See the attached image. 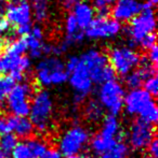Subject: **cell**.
<instances>
[{"label":"cell","mask_w":158,"mask_h":158,"mask_svg":"<svg viewBox=\"0 0 158 158\" xmlns=\"http://www.w3.org/2000/svg\"><path fill=\"white\" fill-rule=\"evenodd\" d=\"M122 110L129 116H137L140 121L150 125L156 123L158 118V109L154 98L143 88H134L127 93Z\"/></svg>","instance_id":"cell-1"},{"label":"cell","mask_w":158,"mask_h":158,"mask_svg":"<svg viewBox=\"0 0 158 158\" xmlns=\"http://www.w3.org/2000/svg\"><path fill=\"white\" fill-rule=\"evenodd\" d=\"M29 121L40 133H46L52 126L54 115V100L47 89L34 93L30 100Z\"/></svg>","instance_id":"cell-2"},{"label":"cell","mask_w":158,"mask_h":158,"mask_svg":"<svg viewBox=\"0 0 158 158\" xmlns=\"http://www.w3.org/2000/svg\"><path fill=\"white\" fill-rule=\"evenodd\" d=\"M78 57L80 64L84 67L93 83L101 85L115 80L116 73L110 66L107 55L100 48H91L78 55Z\"/></svg>","instance_id":"cell-3"},{"label":"cell","mask_w":158,"mask_h":158,"mask_svg":"<svg viewBox=\"0 0 158 158\" xmlns=\"http://www.w3.org/2000/svg\"><path fill=\"white\" fill-rule=\"evenodd\" d=\"M35 77L37 83L43 87L63 85L68 79L65 63L56 56H46L39 59L35 69Z\"/></svg>","instance_id":"cell-4"},{"label":"cell","mask_w":158,"mask_h":158,"mask_svg":"<svg viewBox=\"0 0 158 158\" xmlns=\"http://www.w3.org/2000/svg\"><path fill=\"white\" fill-rule=\"evenodd\" d=\"M91 140V133L87 127L72 125L60 133L57 138V150L64 156L81 154Z\"/></svg>","instance_id":"cell-5"},{"label":"cell","mask_w":158,"mask_h":158,"mask_svg":"<svg viewBox=\"0 0 158 158\" xmlns=\"http://www.w3.org/2000/svg\"><path fill=\"white\" fill-rule=\"evenodd\" d=\"M121 135V124L114 115L104 117L100 130L91 138L90 148L97 155H101L119 141Z\"/></svg>","instance_id":"cell-6"},{"label":"cell","mask_w":158,"mask_h":158,"mask_svg":"<svg viewBox=\"0 0 158 158\" xmlns=\"http://www.w3.org/2000/svg\"><path fill=\"white\" fill-rule=\"evenodd\" d=\"M108 63L115 73L126 77L142 63L141 54L131 45H116L110 50Z\"/></svg>","instance_id":"cell-7"},{"label":"cell","mask_w":158,"mask_h":158,"mask_svg":"<svg viewBox=\"0 0 158 158\" xmlns=\"http://www.w3.org/2000/svg\"><path fill=\"white\" fill-rule=\"evenodd\" d=\"M124 96L126 92L124 85L117 80H112L100 85L97 101L103 110H106L111 115L116 116L124 109Z\"/></svg>","instance_id":"cell-8"},{"label":"cell","mask_w":158,"mask_h":158,"mask_svg":"<svg viewBox=\"0 0 158 158\" xmlns=\"http://www.w3.org/2000/svg\"><path fill=\"white\" fill-rule=\"evenodd\" d=\"M34 95V87L28 82L14 84L6 99L7 110L12 116L26 117L29 113L30 100Z\"/></svg>","instance_id":"cell-9"},{"label":"cell","mask_w":158,"mask_h":158,"mask_svg":"<svg viewBox=\"0 0 158 158\" xmlns=\"http://www.w3.org/2000/svg\"><path fill=\"white\" fill-rule=\"evenodd\" d=\"M156 30V16L154 11L143 10L133 19L129 22L128 27L126 28V35L130 40L131 46L141 42L142 39L148 35L155 33Z\"/></svg>","instance_id":"cell-10"},{"label":"cell","mask_w":158,"mask_h":158,"mask_svg":"<svg viewBox=\"0 0 158 158\" xmlns=\"http://www.w3.org/2000/svg\"><path fill=\"white\" fill-rule=\"evenodd\" d=\"M30 67L32 59L28 56H19L6 50L0 53V75H9L14 81H22Z\"/></svg>","instance_id":"cell-11"},{"label":"cell","mask_w":158,"mask_h":158,"mask_svg":"<svg viewBox=\"0 0 158 158\" xmlns=\"http://www.w3.org/2000/svg\"><path fill=\"white\" fill-rule=\"evenodd\" d=\"M121 30V24L116 19L107 15H99L86 29L84 37L90 40H107L116 38Z\"/></svg>","instance_id":"cell-12"},{"label":"cell","mask_w":158,"mask_h":158,"mask_svg":"<svg viewBox=\"0 0 158 158\" xmlns=\"http://www.w3.org/2000/svg\"><path fill=\"white\" fill-rule=\"evenodd\" d=\"M67 81L70 82V87L74 90V100L76 103L84 102V100H86L87 97L91 94L94 85L90 75L79 60L76 67L68 72Z\"/></svg>","instance_id":"cell-13"},{"label":"cell","mask_w":158,"mask_h":158,"mask_svg":"<svg viewBox=\"0 0 158 158\" xmlns=\"http://www.w3.org/2000/svg\"><path fill=\"white\" fill-rule=\"evenodd\" d=\"M128 144L129 148L134 151H144L148 148L155 139L154 126L142 122L140 119L134 121L129 127L128 130Z\"/></svg>","instance_id":"cell-14"},{"label":"cell","mask_w":158,"mask_h":158,"mask_svg":"<svg viewBox=\"0 0 158 158\" xmlns=\"http://www.w3.org/2000/svg\"><path fill=\"white\" fill-rule=\"evenodd\" d=\"M4 14L7 17L6 21L8 22L9 25H12L15 28L32 25L33 11L27 0H22V1L13 0L11 3H8Z\"/></svg>","instance_id":"cell-15"},{"label":"cell","mask_w":158,"mask_h":158,"mask_svg":"<svg viewBox=\"0 0 158 158\" xmlns=\"http://www.w3.org/2000/svg\"><path fill=\"white\" fill-rule=\"evenodd\" d=\"M142 12V2L139 0H116L112 6L113 19L121 23H129Z\"/></svg>","instance_id":"cell-16"},{"label":"cell","mask_w":158,"mask_h":158,"mask_svg":"<svg viewBox=\"0 0 158 158\" xmlns=\"http://www.w3.org/2000/svg\"><path fill=\"white\" fill-rule=\"evenodd\" d=\"M152 75H156V66L150 64L146 59H143L141 64L135 70L124 77V81L127 86L130 87V89L141 88V85H143L144 81Z\"/></svg>","instance_id":"cell-17"},{"label":"cell","mask_w":158,"mask_h":158,"mask_svg":"<svg viewBox=\"0 0 158 158\" xmlns=\"http://www.w3.org/2000/svg\"><path fill=\"white\" fill-rule=\"evenodd\" d=\"M43 39L44 31L40 26L32 27L29 33L24 37L30 59H41V57L43 56V48L46 45Z\"/></svg>","instance_id":"cell-18"},{"label":"cell","mask_w":158,"mask_h":158,"mask_svg":"<svg viewBox=\"0 0 158 158\" xmlns=\"http://www.w3.org/2000/svg\"><path fill=\"white\" fill-rule=\"evenodd\" d=\"M70 14L74 16L77 25L81 30H86L90 24L95 19V10L91 2L86 0H80L73 6V11Z\"/></svg>","instance_id":"cell-19"},{"label":"cell","mask_w":158,"mask_h":158,"mask_svg":"<svg viewBox=\"0 0 158 158\" xmlns=\"http://www.w3.org/2000/svg\"><path fill=\"white\" fill-rule=\"evenodd\" d=\"M9 117V133L15 137L29 139L34 133V126L28 117H17L10 115Z\"/></svg>","instance_id":"cell-20"},{"label":"cell","mask_w":158,"mask_h":158,"mask_svg":"<svg viewBox=\"0 0 158 158\" xmlns=\"http://www.w3.org/2000/svg\"><path fill=\"white\" fill-rule=\"evenodd\" d=\"M64 31H65V39L64 42L67 44L68 46H73L79 44L84 41V32L79 28L77 25L76 21H75L74 16L70 14L65 19L64 22Z\"/></svg>","instance_id":"cell-21"},{"label":"cell","mask_w":158,"mask_h":158,"mask_svg":"<svg viewBox=\"0 0 158 158\" xmlns=\"http://www.w3.org/2000/svg\"><path fill=\"white\" fill-rule=\"evenodd\" d=\"M33 11V17L36 19L37 22L42 23L49 16V0H30L29 2Z\"/></svg>","instance_id":"cell-22"},{"label":"cell","mask_w":158,"mask_h":158,"mask_svg":"<svg viewBox=\"0 0 158 158\" xmlns=\"http://www.w3.org/2000/svg\"><path fill=\"white\" fill-rule=\"evenodd\" d=\"M130 157V148L124 142L118 141L114 146L99 155V158H129Z\"/></svg>","instance_id":"cell-23"},{"label":"cell","mask_w":158,"mask_h":158,"mask_svg":"<svg viewBox=\"0 0 158 158\" xmlns=\"http://www.w3.org/2000/svg\"><path fill=\"white\" fill-rule=\"evenodd\" d=\"M86 117L91 122H99L103 117L104 110L97 100H91L87 103L84 108Z\"/></svg>","instance_id":"cell-24"},{"label":"cell","mask_w":158,"mask_h":158,"mask_svg":"<svg viewBox=\"0 0 158 158\" xmlns=\"http://www.w3.org/2000/svg\"><path fill=\"white\" fill-rule=\"evenodd\" d=\"M11 158H38V156L33 152L25 140L16 144L15 148L11 153Z\"/></svg>","instance_id":"cell-25"},{"label":"cell","mask_w":158,"mask_h":158,"mask_svg":"<svg viewBox=\"0 0 158 158\" xmlns=\"http://www.w3.org/2000/svg\"><path fill=\"white\" fill-rule=\"evenodd\" d=\"M4 50L12 53V54L19 55V56H23V55H25V53H27V48H26L24 38H16V39L9 41Z\"/></svg>","instance_id":"cell-26"},{"label":"cell","mask_w":158,"mask_h":158,"mask_svg":"<svg viewBox=\"0 0 158 158\" xmlns=\"http://www.w3.org/2000/svg\"><path fill=\"white\" fill-rule=\"evenodd\" d=\"M17 143H19V141L14 135H12V133L2 135V137H0V152L6 155L11 154Z\"/></svg>","instance_id":"cell-27"},{"label":"cell","mask_w":158,"mask_h":158,"mask_svg":"<svg viewBox=\"0 0 158 158\" xmlns=\"http://www.w3.org/2000/svg\"><path fill=\"white\" fill-rule=\"evenodd\" d=\"M26 142H27V144L29 145V148L33 150V152L38 156V158L41 157V155L49 148L46 140H43L40 137L29 138V139L26 140Z\"/></svg>","instance_id":"cell-28"},{"label":"cell","mask_w":158,"mask_h":158,"mask_svg":"<svg viewBox=\"0 0 158 158\" xmlns=\"http://www.w3.org/2000/svg\"><path fill=\"white\" fill-rule=\"evenodd\" d=\"M15 81L9 75H0V103L6 101L10 90L14 86Z\"/></svg>","instance_id":"cell-29"},{"label":"cell","mask_w":158,"mask_h":158,"mask_svg":"<svg viewBox=\"0 0 158 158\" xmlns=\"http://www.w3.org/2000/svg\"><path fill=\"white\" fill-rule=\"evenodd\" d=\"M116 0H91L92 6L94 8V10L97 9L100 12V15H106L107 11L112 8V6L114 4V2Z\"/></svg>","instance_id":"cell-30"},{"label":"cell","mask_w":158,"mask_h":158,"mask_svg":"<svg viewBox=\"0 0 158 158\" xmlns=\"http://www.w3.org/2000/svg\"><path fill=\"white\" fill-rule=\"evenodd\" d=\"M145 92H147L150 95L155 96L158 92V80L156 75H152V77H147L143 83Z\"/></svg>","instance_id":"cell-31"},{"label":"cell","mask_w":158,"mask_h":158,"mask_svg":"<svg viewBox=\"0 0 158 158\" xmlns=\"http://www.w3.org/2000/svg\"><path fill=\"white\" fill-rule=\"evenodd\" d=\"M139 45L145 51L151 50L153 46L156 45V35H155V33H152V35H146L144 39L141 40V42L139 43Z\"/></svg>","instance_id":"cell-32"},{"label":"cell","mask_w":158,"mask_h":158,"mask_svg":"<svg viewBox=\"0 0 158 158\" xmlns=\"http://www.w3.org/2000/svg\"><path fill=\"white\" fill-rule=\"evenodd\" d=\"M9 27L10 25L8 24V22L3 19H0V50L3 48V37L8 32Z\"/></svg>","instance_id":"cell-33"},{"label":"cell","mask_w":158,"mask_h":158,"mask_svg":"<svg viewBox=\"0 0 158 158\" xmlns=\"http://www.w3.org/2000/svg\"><path fill=\"white\" fill-rule=\"evenodd\" d=\"M146 60L148 61L150 64L156 66L157 60H158V48L157 46H153L151 50L147 51V57H146Z\"/></svg>","instance_id":"cell-34"},{"label":"cell","mask_w":158,"mask_h":158,"mask_svg":"<svg viewBox=\"0 0 158 158\" xmlns=\"http://www.w3.org/2000/svg\"><path fill=\"white\" fill-rule=\"evenodd\" d=\"M40 158H62V154L57 148H48Z\"/></svg>","instance_id":"cell-35"},{"label":"cell","mask_w":158,"mask_h":158,"mask_svg":"<svg viewBox=\"0 0 158 158\" xmlns=\"http://www.w3.org/2000/svg\"><path fill=\"white\" fill-rule=\"evenodd\" d=\"M157 3H158V0H145L144 2H142V11L143 10L154 11Z\"/></svg>","instance_id":"cell-36"},{"label":"cell","mask_w":158,"mask_h":158,"mask_svg":"<svg viewBox=\"0 0 158 158\" xmlns=\"http://www.w3.org/2000/svg\"><path fill=\"white\" fill-rule=\"evenodd\" d=\"M147 150H148V152H150L151 156H153V157L156 158L157 154H158V142H157L156 139L153 140L152 143H151L150 145H148Z\"/></svg>","instance_id":"cell-37"},{"label":"cell","mask_w":158,"mask_h":158,"mask_svg":"<svg viewBox=\"0 0 158 158\" xmlns=\"http://www.w3.org/2000/svg\"><path fill=\"white\" fill-rule=\"evenodd\" d=\"M7 6H8L7 0H0V19H2V15L6 12Z\"/></svg>","instance_id":"cell-38"},{"label":"cell","mask_w":158,"mask_h":158,"mask_svg":"<svg viewBox=\"0 0 158 158\" xmlns=\"http://www.w3.org/2000/svg\"><path fill=\"white\" fill-rule=\"evenodd\" d=\"M78 1H80V0H63V3H64V6H65L66 8H70V6H73L75 3H77Z\"/></svg>","instance_id":"cell-39"},{"label":"cell","mask_w":158,"mask_h":158,"mask_svg":"<svg viewBox=\"0 0 158 158\" xmlns=\"http://www.w3.org/2000/svg\"><path fill=\"white\" fill-rule=\"evenodd\" d=\"M65 158H90L88 156V155H86V154H77V155H72V156H67V157H65Z\"/></svg>","instance_id":"cell-40"},{"label":"cell","mask_w":158,"mask_h":158,"mask_svg":"<svg viewBox=\"0 0 158 158\" xmlns=\"http://www.w3.org/2000/svg\"><path fill=\"white\" fill-rule=\"evenodd\" d=\"M0 158H8V155L3 154V153L0 152Z\"/></svg>","instance_id":"cell-41"},{"label":"cell","mask_w":158,"mask_h":158,"mask_svg":"<svg viewBox=\"0 0 158 158\" xmlns=\"http://www.w3.org/2000/svg\"><path fill=\"white\" fill-rule=\"evenodd\" d=\"M143 158H155V157H153V156H151V155H147V156H144Z\"/></svg>","instance_id":"cell-42"}]
</instances>
